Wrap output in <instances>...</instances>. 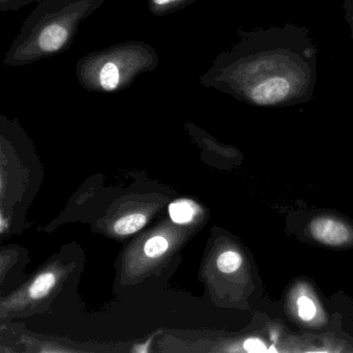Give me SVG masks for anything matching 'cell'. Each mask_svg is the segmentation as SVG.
Segmentation results:
<instances>
[{
  "mask_svg": "<svg viewBox=\"0 0 353 353\" xmlns=\"http://www.w3.org/2000/svg\"><path fill=\"white\" fill-rule=\"evenodd\" d=\"M197 0H148V7L154 17H165L181 11Z\"/></svg>",
  "mask_w": 353,
  "mask_h": 353,
  "instance_id": "cell-5",
  "label": "cell"
},
{
  "mask_svg": "<svg viewBox=\"0 0 353 353\" xmlns=\"http://www.w3.org/2000/svg\"><path fill=\"white\" fill-rule=\"evenodd\" d=\"M289 311L295 320L309 327H321L327 321L325 311L311 286L299 282L288 294Z\"/></svg>",
  "mask_w": 353,
  "mask_h": 353,
  "instance_id": "cell-3",
  "label": "cell"
},
{
  "mask_svg": "<svg viewBox=\"0 0 353 353\" xmlns=\"http://www.w3.org/2000/svg\"><path fill=\"white\" fill-rule=\"evenodd\" d=\"M309 236L326 247L344 248L353 245V227L346 221L332 216H318L307 226Z\"/></svg>",
  "mask_w": 353,
  "mask_h": 353,
  "instance_id": "cell-4",
  "label": "cell"
},
{
  "mask_svg": "<svg viewBox=\"0 0 353 353\" xmlns=\"http://www.w3.org/2000/svg\"><path fill=\"white\" fill-rule=\"evenodd\" d=\"M54 284L55 276L52 272H45V274H41L30 287V297L34 299H40L46 296Z\"/></svg>",
  "mask_w": 353,
  "mask_h": 353,
  "instance_id": "cell-9",
  "label": "cell"
},
{
  "mask_svg": "<svg viewBox=\"0 0 353 353\" xmlns=\"http://www.w3.org/2000/svg\"><path fill=\"white\" fill-rule=\"evenodd\" d=\"M146 218L142 214H130L119 219L114 225V230L119 235H129L137 232L145 225Z\"/></svg>",
  "mask_w": 353,
  "mask_h": 353,
  "instance_id": "cell-7",
  "label": "cell"
},
{
  "mask_svg": "<svg viewBox=\"0 0 353 353\" xmlns=\"http://www.w3.org/2000/svg\"><path fill=\"white\" fill-rule=\"evenodd\" d=\"M160 63L152 45L129 41L88 53L78 61L76 77L81 88L97 94H119L139 76L156 71Z\"/></svg>",
  "mask_w": 353,
  "mask_h": 353,
  "instance_id": "cell-2",
  "label": "cell"
},
{
  "mask_svg": "<svg viewBox=\"0 0 353 353\" xmlns=\"http://www.w3.org/2000/svg\"><path fill=\"white\" fill-rule=\"evenodd\" d=\"M168 249V241L163 236H154L148 239L144 245V253L150 258H158L162 256Z\"/></svg>",
  "mask_w": 353,
  "mask_h": 353,
  "instance_id": "cell-10",
  "label": "cell"
},
{
  "mask_svg": "<svg viewBox=\"0 0 353 353\" xmlns=\"http://www.w3.org/2000/svg\"><path fill=\"white\" fill-rule=\"evenodd\" d=\"M243 264V256L236 251L223 252L216 260V266L223 274H233L241 270Z\"/></svg>",
  "mask_w": 353,
  "mask_h": 353,
  "instance_id": "cell-8",
  "label": "cell"
},
{
  "mask_svg": "<svg viewBox=\"0 0 353 353\" xmlns=\"http://www.w3.org/2000/svg\"><path fill=\"white\" fill-rule=\"evenodd\" d=\"M196 214V206L188 200L173 202L169 206V214L173 222L177 224H187L193 220Z\"/></svg>",
  "mask_w": 353,
  "mask_h": 353,
  "instance_id": "cell-6",
  "label": "cell"
},
{
  "mask_svg": "<svg viewBox=\"0 0 353 353\" xmlns=\"http://www.w3.org/2000/svg\"><path fill=\"white\" fill-rule=\"evenodd\" d=\"M41 0H0V11H19L26 6L40 3Z\"/></svg>",
  "mask_w": 353,
  "mask_h": 353,
  "instance_id": "cell-11",
  "label": "cell"
},
{
  "mask_svg": "<svg viewBox=\"0 0 353 353\" xmlns=\"http://www.w3.org/2000/svg\"><path fill=\"white\" fill-rule=\"evenodd\" d=\"M106 0H41L22 24L3 63L21 68L67 52L84 20Z\"/></svg>",
  "mask_w": 353,
  "mask_h": 353,
  "instance_id": "cell-1",
  "label": "cell"
}]
</instances>
